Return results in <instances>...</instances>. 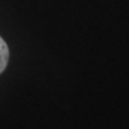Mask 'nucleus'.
I'll return each mask as SVG.
<instances>
[{"instance_id":"f257e3e1","label":"nucleus","mask_w":129,"mask_h":129,"mask_svg":"<svg viewBox=\"0 0 129 129\" xmlns=\"http://www.w3.org/2000/svg\"><path fill=\"white\" fill-rule=\"evenodd\" d=\"M8 61H9L8 45L2 38V36H0V74L5 70V67H7V64H8Z\"/></svg>"}]
</instances>
